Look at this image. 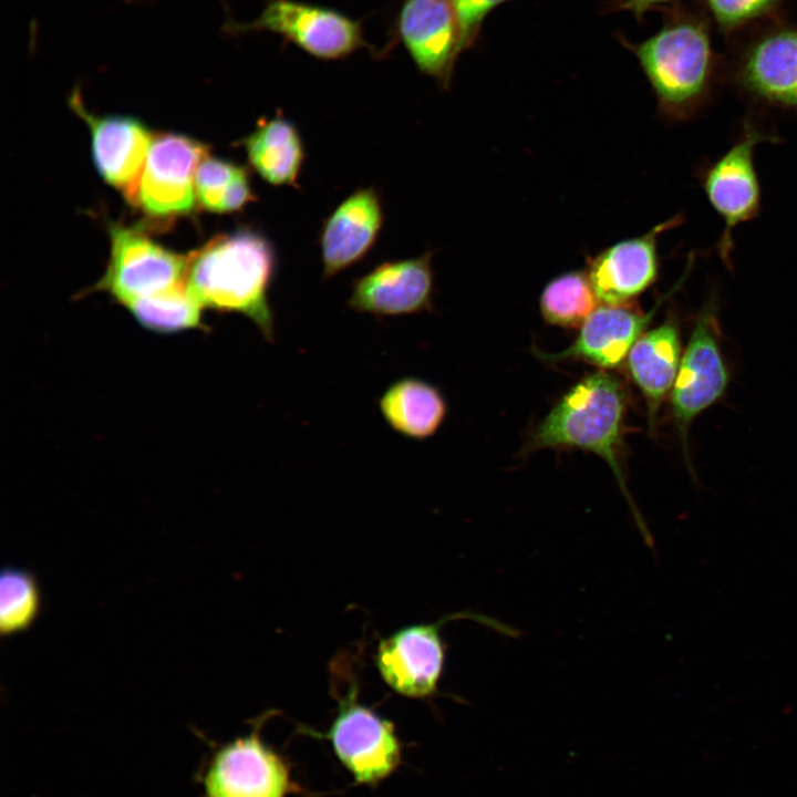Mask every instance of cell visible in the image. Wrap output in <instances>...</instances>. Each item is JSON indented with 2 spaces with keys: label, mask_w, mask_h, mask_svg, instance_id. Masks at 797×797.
Segmentation results:
<instances>
[{
  "label": "cell",
  "mask_w": 797,
  "mask_h": 797,
  "mask_svg": "<svg viewBox=\"0 0 797 797\" xmlns=\"http://www.w3.org/2000/svg\"><path fill=\"white\" fill-rule=\"evenodd\" d=\"M379 408L394 432L417 441L433 436L447 413L442 392L417 376H404L391 383L379 400Z\"/></svg>",
  "instance_id": "21"
},
{
  "label": "cell",
  "mask_w": 797,
  "mask_h": 797,
  "mask_svg": "<svg viewBox=\"0 0 797 797\" xmlns=\"http://www.w3.org/2000/svg\"><path fill=\"white\" fill-rule=\"evenodd\" d=\"M505 1L507 0H453L460 25L463 50L475 43L485 17Z\"/></svg>",
  "instance_id": "27"
},
{
  "label": "cell",
  "mask_w": 797,
  "mask_h": 797,
  "mask_svg": "<svg viewBox=\"0 0 797 797\" xmlns=\"http://www.w3.org/2000/svg\"><path fill=\"white\" fill-rule=\"evenodd\" d=\"M247 170L230 162L205 157L195 175L196 198L207 210L222 213V205L235 183Z\"/></svg>",
  "instance_id": "25"
},
{
  "label": "cell",
  "mask_w": 797,
  "mask_h": 797,
  "mask_svg": "<svg viewBox=\"0 0 797 797\" xmlns=\"http://www.w3.org/2000/svg\"><path fill=\"white\" fill-rule=\"evenodd\" d=\"M671 1L672 0H620L618 2V8L628 10L638 19H641L650 9H654Z\"/></svg>",
  "instance_id": "28"
},
{
  "label": "cell",
  "mask_w": 797,
  "mask_h": 797,
  "mask_svg": "<svg viewBox=\"0 0 797 797\" xmlns=\"http://www.w3.org/2000/svg\"><path fill=\"white\" fill-rule=\"evenodd\" d=\"M42 597L37 578L27 569L4 567L0 578V632L11 636L38 619Z\"/></svg>",
  "instance_id": "24"
},
{
  "label": "cell",
  "mask_w": 797,
  "mask_h": 797,
  "mask_svg": "<svg viewBox=\"0 0 797 797\" xmlns=\"http://www.w3.org/2000/svg\"><path fill=\"white\" fill-rule=\"evenodd\" d=\"M263 720L249 735L214 752L203 775L204 797H286L291 791L288 764L260 737Z\"/></svg>",
  "instance_id": "11"
},
{
  "label": "cell",
  "mask_w": 797,
  "mask_h": 797,
  "mask_svg": "<svg viewBox=\"0 0 797 797\" xmlns=\"http://www.w3.org/2000/svg\"><path fill=\"white\" fill-rule=\"evenodd\" d=\"M224 30L232 35L272 32L320 60H340L360 49L373 48L364 39L361 21L299 0H268L255 20H228Z\"/></svg>",
  "instance_id": "4"
},
{
  "label": "cell",
  "mask_w": 797,
  "mask_h": 797,
  "mask_svg": "<svg viewBox=\"0 0 797 797\" xmlns=\"http://www.w3.org/2000/svg\"><path fill=\"white\" fill-rule=\"evenodd\" d=\"M276 259L272 244L262 234L238 229L190 253L186 284L204 308L240 313L265 340L273 342L275 313L268 294Z\"/></svg>",
  "instance_id": "1"
},
{
  "label": "cell",
  "mask_w": 797,
  "mask_h": 797,
  "mask_svg": "<svg viewBox=\"0 0 797 797\" xmlns=\"http://www.w3.org/2000/svg\"><path fill=\"white\" fill-rule=\"evenodd\" d=\"M718 28L734 32L769 15L782 0H703Z\"/></svg>",
  "instance_id": "26"
},
{
  "label": "cell",
  "mask_w": 797,
  "mask_h": 797,
  "mask_svg": "<svg viewBox=\"0 0 797 797\" xmlns=\"http://www.w3.org/2000/svg\"><path fill=\"white\" fill-rule=\"evenodd\" d=\"M778 137L746 120L733 145L702 169L701 186L724 222L717 244L718 256L732 269L733 230L756 218L760 210V185L755 167V148Z\"/></svg>",
  "instance_id": "6"
},
{
  "label": "cell",
  "mask_w": 797,
  "mask_h": 797,
  "mask_svg": "<svg viewBox=\"0 0 797 797\" xmlns=\"http://www.w3.org/2000/svg\"><path fill=\"white\" fill-rule=\"evenodd\" d=\"M716 313L711 300L697 315L671 393L672 416L687 463L691 424L724 395L729 380Z\"/></svg>",
  "instance_id": "7"
},
{
  "label": "cell",
  "mask_w": 797,
  "mask_h": 797,
  "mask_svg": "<svg viewBox=\"0 0 797 797\" xmlns=\"http://www.w3.org/2000/svg\"><path fill=\"white\" fill-rule=\"evenodd\" d=\"M625 410V391L615 375L604 371L589 374L575 384L539 423L526 451L576 447L601 457L612 469L643 537L650 544V534L627 490L620 465Z\"/></svg>",
  "instance_id": "3"
},
{
  "label": "cell",
  "mask_w": 797,
  "mask_h": 797,
  "mask_svg": "<svg viewBox=\"0 0 797 797\" xmlns=\"http://www.w3.org/2000/svg\"><path fill=\"white\" fill-rule=\"evenodd\" d=\"M681 359V338L674 318L644 332L628 354L630 375L646 402L650 427L654 426L661 404L673 389Z\"/></svg>",
  "instance_id": "19"
},
{
  "label": "cell",
  "mask_w": 797,
  "mask_h": 797,
  "mask_svg": "<svg viewBox=\"0 0 797 797\" xmlns=\"http://www.w3.org/2000/svg\"><path fill=\"white\" fill-rule=\"evenodd\" d=\"M459 619L476 621L504 635L519 634L495 618L472 611L448 614L433 623L404 627L381 640L377 646L375 665L383 681L403 696L423 698L434 694L445 660L442 625Z\"/></svg>",
  "instance_id": "5"
},
{
  "label": "cell",
  "mask_w": 797,
  "mask_h": 797,
  "mask_svg": "<svg viewBox=\"0 0 797 797\" xmlns=\"http://www.w3.org/2000/svg\"><path fill=\"white\" fill-rule=\"evenodd\" d=\"M737 89L756 102L797 110V23L776 22L752 35L731 71Z\"/></svg>",
  "instance_id": "10"
},
{
  "label": "cell",
  "mask_w": 797,
  "mask_h": 797,
  "mask_svg": "<svg viewBox=\"0 0 797 797\" xmlns=\"http://www.w3.org/2000/svg\"><path fill=\"white\" fill-rule=\"evenodd\" d=\"M623 43L636 56L655 94L659 111L674 121H686L707 102L716 59L705 19L674 9L649 39Z\"/></svg>",
  "instance_id": "2"
},
{
  "label": "cell",
  "mask_w": 797,
  "mask_h": 797,
  "mask_svg": "<svg viewBox=\"0 0 797 797\" xmlns=\"http://www.w3.org/2000/svg\"><path fill=\"white\" fill-rule=\"evenodd\" d=\"M433 251L377 265L353 281L348 307L376 318L432 310Z\"/></svg>",
  "instance_id": "14"
},
{
  "label": "cell",
  "mask_w": 797,
  "mask_h": 797,
  "mask_svg": "<svg viewBox=\"0 0 797 797\" xmlns=\"http://www.w3.org/2000/svg\"><path fill=\"white\" fill-rule=\"evenodd\" d=\"M681 215L654 226L648 232L618 241L590 259L587 275L603 304L622 306L644 292L658 279V238L679 226Z\"/></svg>",
  "instance_id": "15"
},
{
  "label": "cell",
  "mask_w": 797,
  "mask_h": 797,
  "mask_svg": "<svg viewBox=\"0 0 797 797\" xmlns=\"http://www.w3.org/2000/svg\"><path fill=\"white\" fill-rule=\"evenodd\" d=\"M207 156V147L189 137L175 134L154 136L135 205L155 216L190 211L196 199V170Z\"/></svg>",
  "instance_id": "12"
},
{
  "label": "cell",
  "mask_w": 797,
  "mask_h": 797,
  "mask_svg": "<svg viewBox=\"0 0 797 797\" xmlns=\"http://www.w3.org/2000/svg\"><path fill=\"white\" fill-rule=\"evenodd\" d=\"M384 221L381 197L362 187L344 198L323 220L319 245L323 277L352 267L374 246Z\"/></svg>",
  "instance_id": "17"
},
{
  "label": "cell",
  "mask_w": 797,
  "mask_h": 797,
  "mask_svg": "<svg viewBox=\"0 0 797 797\" xmlns=\"http://www.w3.org/2000/svg\"><path fill=\"white\" fill-rule=\"evenodd\" d=\"M321 736L331 743L358 784L375 785L401 763L402 748L394 724L359 702L355 683L339 700L337 716Z\"/></svg>",
  "instance_id": "9"
},
{
  "label": "cell",
  "mask_w": 797,
  "mask_h": 797,
  "mask_svg": "<svg viewBox=\"0 0 797 797\" xmlns=\"http://www.w3.org/2000/svg\"><path fill=\"white\" fill-rule=\"evenodd\" d=\"M597 300L587 271L572 270L547 283L540 296V311L550 324L576 328L596 309Z\"/></svg>",
  "instance_id": "23"
},
{
  "label": "cell",
  "mask_w": 797,
  "mask_h": 797,
  "mask_svg": "<svg viewBox=\"0 0 797 797\" xmlns=\"http://www.w3.org/2000/svg\"><path fill=\"white\" fill-rule=\"evenodd\" d=\"M141 327L156 333H176L206 329L203 323V304L186 283L164 292L138 299L126 306Z\"/></svg>",
  "instance_id": "22"
},
{
  "label": "cell",
  "mask_w": 797,
  "mask_h": 797,
  "mask_svg": "<svg viewBox=\"0 0 797 797\" xmlns=\"http://www.w3.org/2000/svg\"><path fill=\"white\" fill-rule=\"evenodd\" d=\"M395 29L418 71L448 89L464 51L453 0H402Z\"/></svg>",
  "instance_id": "13"
},
{
  "label": "cell",
  "mask_w": 797,
  "mask_h": 797,
  "mask_svg": "<svg viewBox=\"0 0 797 797\" xmlns=\"http://www.w3.org/2000/svg\"><path fill=\"white\" fill-rule=\"evenodd\" d=\"M658 300L648 313L629 304L596 308L581 324L577 339L563 351L542 355L548 360L575 359L612 369L623 362L633 344L645 332L654 312L665 299Z\"/></svg>",
  "instance_id": "18"
},
{
  "label": "cell",
  "mask_w": 797,
  "mask_h": 797,
  "mask_svg": "<svg viewBox=\"0 0 797 797\" xmlns=\"http://www.w3.org/2000/svg\"><path fill=\"white\" fill-rule=\"evenodd\" d=\"M251 167L268 184L298 188L304 162V146L297 126L277 114L262 118L242 139Z\"/></svg>",
  "instance_id": "20"
},
{
  "label": "cell",
  "mask_w": 797,
  "mask_h": 797,
  "mask_svg": "<svg viewBox=\"0 0 797 797\" xmlns=\"http://www.w3.org/2000/svg\"><path fill=\"white\" fill-rule=\"evenodd\" d=\"M110 234L111 258L94 290L126 307L186 283L190 255L172 252L132 228L112 225Z\"/></svg>",
  "instance_id": "8"
},
{
  "label": "cell",
  "mask_w": 797,
  "mask_h": 797,
  "mask_svg": "<svg viewBox=\"0 0 797 797\" xmlns=\"http://www.w3.org/2000/svg\"><path fill=\"white\" fill-rule=\"evenodd\" d=\"M70 105L91 128L93 157L99 173L135 204L154 136L132 117H95L85 110L79 90L72 92Z\"/></svg>",
  "instance_id": "16"
}]
</instances>
